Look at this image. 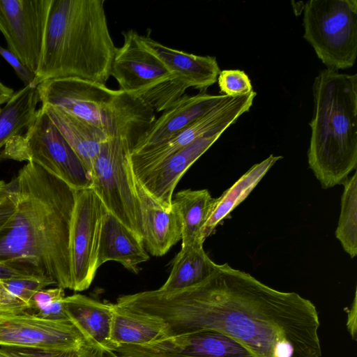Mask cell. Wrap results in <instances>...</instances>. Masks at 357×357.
Listing matches in <instances>:
<instances>
[{
	"mask_svg": "<svg viewBox=\"0 0 357 357\" xmlns=\"http://www.w3.org/2000/svg\"><path fill=\"white\" fill-rule=\"evenodd\" d=\"M203 244L196 243L181 247L160 290L174 291L188 288L203 282L213 273L218 264L205 252Z\"/></svg>",
	"mask_w": 357,
	"mask_h": 357,
	"instance_id": "d4e9b609",
	"label": "cell"
},
{
	"mask_svg": "<svg viewBox=\"0 0 357 357\" xmlns=\"http://www.w3.org/2000/svg\"><path fill=\"white\" fill-rule=\"evenodd\" d=\"M0 281L10 294L23 301L29 307L31 298L37 291L54 284L50 279L37 277L17 278Z\"/></svg>",
	"mask_w": 357,
	"mask_h": 357,
	"instance_id": "f1b7e54d",
	"label": "cell"
},
{
	"mask_svg": "<svg viewBox=\"0 0 357 357\" xmlns=\"http://www.w3.org/2000/svg\"><path fill=\"white\" fill-rule=\"evenodd\" d=\"M39 102L36 87L24 86L14 93L0 111V152L12 139L20 135L33 121Z\"/></svg>",
	"mask_w": 357,
	"mask_h": 357,
	"instance_id": "484cf974",
	"label": "cell"
},
{
	"mask_svg": "<svg viewBox=\"0 0 357 357\" xmlns=\"http://www.w3.org/2000/svg\"><path fill=\"white\" fill-rule=\"evenodd\" d=\"M1 107H0V111H1Z\"/></svg>",
	"mask_w": 357,
	"mask_h": 357,
	"instance_id": "60d3db41",
	"label": "cell"
},
{
	"mask_svg": "<svg viewBox=\"0 0 357 357\" xmlns=\"http://www.w3.org/2000/svg\"><path fill=\"white\" fill-rule=\"evenodd\" d=\"M105 353L89 344L76 349L45 351L0 346V357H104Z\"/></svg>",
	"mask_w": 357,
	"mask_h": 357,
	"instance_id": "83f0119b",
	"label": "cell"
},
{
	"mask_svg": "<svg viewBox=\"0 0 357 357\" xmlns=\"http://www.w3.org/2000/svg\"><path fill=\"white\" fill-rule=\"evenodd\" d=\"M10 183L16 206L0 229V261L72 290L70 236L76 190L32 162Z\"/></svg>",
	"mask_w": 357,
	"mask_h": 357,
	"instance_id": "7a4b0ae2",
	"label": "cell"
},
{
	"mask_svg": "<svg viewBox=\"0 0 357 357\" xmlns=\"http://www.w3.org/2000/svg\"><path fill=\"white\" fill-rule=\"evenodd\" d=\"M25 277L35 276L13 263L0 261V280Z\"/></svg>",
	"mask_w": 357,
	"mask_h": 357,
	"instance_id": "d590c367",
	"label": "cell"
},
{
	"mask_svg": "<svg viewBox=\"0 0 357 357\" xmlns=\"http://www.w3.org/2000/svg\"><path fill=\"white\" fill-rule=\"evenodd\" d=\"M111 76L119 89L142 100L155 113L164 112L188 89L142 42L135 30L123 32Z\"/></svg>",
	"mask_w": 357,
	"mask_h": 357,
	"instance_id": "8992f818",
	"label": "cell"
},
{
	"mask_svg": "<svg viewBox=\"0 0 357 357\" xmlns=\"http://www.w3.org/2000/svg\"><path fill=\"white\" fill-rule=\"evenodd\" d=\"M282 158L270 155L261 162L254 165L219 197L215 198L209 217L203 230L204 241L216 227L252 191L275 163Z\"/></svg>",
	"mask_w": 357,
	"mask_h": 357,
	"instance_id": "603a6c76",
	"label": "cell"
},
{
	"mask_svg": "<svg viewBox=\"0 0 357 357\" xmlns=\"http://www.w3.org/2000/svg\"><path fill=\"white\" fill-rule=\"evenodd\" d=\"M165 337V326L154 319L112 305L111 341L121 346H142Z\"/></svg>",
	"mask_w": 357,
	"mask_h": 357,
	"instance_id": "7402d4cb",
	"label": "cell"
},
{
	"mask_svg": "<svg viewBox=\"0 0 357 357\" xmlns=\"http://www.w3.org/2000/svg\"><path fill=\"white\" fill-rule=\"evenodd\" d=\"M347 326L351 335L355 338L356 333V291L352 304V307L348 313Z\"/></svg>",
	"mask_w": 357,
	"mask_h": 357,
	"instance_id": "8d00e7d4",
	"label": "cell"
},
{
	"mask_svg": "<svg viewBox=\"0 0 357 357\" xmlns=\"http://www.w3.org/2000/svg\"><path fill=\"white\" fill-rule=\"evenodd\" d=\"M0 55L14 69L17 77L23 82L24 86L33 84L36 74L22 64L12 52L0 46Z\"/></svg>",
	"mask_w": 357,
	"mask_h": 357,
	"instance_id": "1f68e13d",
	"label": "cell"
},
{
	"mask_svg": "<svg viewBox=\"0 0 357 357\" xmlns=\"http://www.w3.org/2000/svg\"><path fill=\"white\" fill-rule=\"evenodd\" d=\"M79 158L89 173L102 144L107 139L105 132L64 111L48 105L40 107Z\"/></svg>",
	"mask_w": 357,
	"mask_h": 357,
	"instance_id": "44dd1931",
	"label": "cell"
},
{
	"mask_svg": "<svg viewBox=\"0 0 357 357\" xmlns=\"http://www.w3.org/2000/svg\"><path fill=\"white\" fill-rule=\"evenodd\" d=\"M29 310V305L10 294L0 281V312H18Z\"/></svg>",
	"mask_w": 357,
	"mask_h": 357,
	"instance_id": "d6a6232c",
	"label": "cell"
},
{
	"mask_svg": "<svg viewBox=\"0 0 357 357\" xmlns=\"http://www.w3.org/2000/svg\"><path fill=\"white\" fill-rule=\"evenodd\" d=\"M10 192V183L0 181V202L3 200Z\"/></svg>",
	"mask_w": 357,
	"mask_h": 357,
	"instance_id": "f35d334b",
	"label": "cell"
},
{
	"mask_svg": "<svg viewBox=\"0 0 357 357\" xmlns=\"http://www.w3.org/2000/svg\"><path fill=\"white\" fill-rule=\"evenodd\" d=\"M221 135H208L195 140L137 179L161 205L172 208L174 191L183 174Z\"/></svg>",
	"mask_w": 357,
	"mask_h": 357,
	"instance_id": "2e32d148",
	"label": "cell"
},
{
	"mask_svg": "<svg viewBox=\"0 0 357 357\" xmlns=\"http://www.w3.org/2000/svg\"><path fill=\"white\" fill-rule=\"evenodd\" d=\"M107 211L91 188L76 190L70 236L73 291L88 289L95 278L98 269L97 258L102 225Z\"/></svg>",
	"mask_w": 357,
	"mask_h": 357,
	"instance_id": "30bf717a",
	"label": "cell"
},
{
	"mask_svg": "<svg viewBox=\"0 0 357 357\" xmlns=\"http://www.w3.org/2000/svg\"><path fill=\"white\" fill-rule=\"evenodd\" d=\"M36 89L41 105L59 108L109 137H128L135 144L156 119L155 112L134 96L78 77L47 79Z\"/></svg>",
	"mask_w": 357,
	"mask_h": 357,
	"instance_id": "5b68a950",
	"label": "cell"
},
{
	"mask_svg": "<svg viewBox=\"0 0 357 357\" xmlns=\"http://www.w3.org/2000/svg\"><path fill=\"white\" fill-rule=\"evenodd\" d=\"M14 93L13 89L6 86L0 82V105L7 102Z\"/></svg>",
	"mask_w": 357,
	"mask_h": 357,
	"instance_id": "74e56055",
	"label": "cell"
},
{
	"mask_svg": "<svg viewBox=\"0 0 357 357\" xmlns=\"http://www.w3.org/2000/svg\"><path fill=\"white\" fill-rule=\"evenodd\" d=\"M9 183V194L0 202V229L9 221L15 211V195L10 182Z\"/></svg>",
	"mask_w": 357,
	"mask_h": 357,
	"instance_id": "836d02e7",
	"label": "cell"
},
{
	"mask_svg": "<svg viewBox=\"0 0 357 357\" xmlns=\"http://www.w3.org/2000/svg\"><path fill=\"white\" fill-rule=\"evenodd\" d=\"M34 162L75 190L91 188L90 174L41 107L24 135L12 139L1 159Z\"/></svg>",
	"mask_w": 357,
	"mask_h": 357,
	"instance_id": "9c48e42d",
	"label": "cell"
},
{
	"mask_svg": "<svg viewBox=\"0 0 357 357\" xmlns=\"http://www.w3.org/2000/svg\"><path fill=\"white\" fill-rule=\"evenodd\" d=\"M310 168L323 188L342 184L357 165V75L324 69L312 85Z\"/></svg>",
	"mask_w": 357,
	"mask_h": 357,
	"instance_id": "277c9868",
	"label": "cell"
},
{
	"mask_svg": "<svg viewBox=\"0 0 357 357\" xmlns=\"http://www.w3.org/2000/svg\"><path fill=\"white\" fill-rule=\"evenodd\" d=\"M105 354L107 355V357H126V356H123L119 355L118 354H116L114 351H109V352L106 353Z\"/></svg>",
	"mask_w": 357,
	"mask_h": 357,
	"instance_id": "ab89813d",
	"label": "cell"
},
{
	"mask_svg": "<svg viewBox=\"0 0 357 357\" xmlns=\"http://www.w3.org/2000/svg\"><path fill=\"white\" fill-rule=\"evenodd\" d=\"M149 259L143 240L107 211L98 246V267L114 261L137 274L141 269L139 264Z\"/></svg>",
	"mask_w": 357,
	"mask_h": 357,
	"instance_id": "ffe728a7",
	"label": "cell"
},
{
	"mask_svg": "<svg viewBox=\"0 0 357 357\" xmlns=\"http://www.w3.org/2000/svg\"><path fill=\"white\" fill-rule=\"evenodd\" d=\"M89 344L68 319H44L28 310L0 312V346L61 351Z\"/></svg>",
	"mask_w": 357,
	"mask_h": 357,
	"instance_id": "4fadbf2b",
	"label": "cell"
},
{
	"mask_svg": "<svg viewBox=\"0 0 357 357\" xmlns=\"http://www.w3.org/2000/svg\"><path fill=\"white\" fill-rule=\"evenodd\" d=\"M64 297V289L61 287L43 289L37 291L32 296L29 302V310H33L34 312H36Z\"/></svg>",
	"mask_w": 357,
	"mask_h": 357,
	"instance_id": "4dcf8cb0",
	"label": "cell"
},
{
	"mask_svg": "<svg viewBox=\"0 0 357 357\" xmlns=\"http://www.w3.org/2000/svg\"><path fill=\"white\" fill-rule=\"evenodd\" d=\"M341 209L335 237L351 258L357 255V173L342 183Z\"/></svg>",
	"mask_w": 357,
	"mask_h": 357,
	"instance_id": "4316f807",
	"label": "cell"
},
{
	"mask_svg": "<svg viewBox=\"0 0 357 357\" xmlns=\"http://www.w3.org/2000/svg\"><path fill=\"white\" fill-rule=\"evenodd\" d=\"M141 39L188 88L206 91L217 82L220 69L215 56L195 55L175 50L147 36H141Z\"/></svg>",
	"mask_w": 357,
	"mask_h": 357,
	"instance_id": "d6986e66",
	"label": "cell"
},
{
	"mask_svg": "<svg viewBox=\"0 0 357 357\" xmlns=\"http://www.w3.org/2000/svg\"><path fill=\"white\" fill-rule=\"evenodd\" d=\"M303 11V37L326 68L353 67L357 57V1L310 0Z\"/></svg>",
	"mask_w": 357,
	"mask_h": 357,
	"instance_id": "ba28073f",
	"label": "cell"
},
{
	"mask_svg": "<svg viewBox=\"0 0 357 357\" xmlns=\"http://www.w3.org/2000/svg\"><path fill=\"white\" fill-rule=\"evenodd\" d=\"M217 82L220 92L229 97L242 96L253 91L249 77L241 70H220Z\"/></svg>",
	"mask_w": 357,
	"mask_h": 357,
	"instance_id": "f546056e",
	"label": "cell"
},
{
	"mask_svg": "<svg viewBox=\"0 0 357 357\" xmlns=\"http://www.w3.org/2000/svg\"><path fill=\"white\" fill-rule=\"evenodd\" d=\"M105 0H52L33 86L78 77L106 85L116 51Z\"/></svg>",
	"mask_w": 357,
	"mask_h": 357,
	"instance_id": "3957f363",
	"label": "cell"
},
{
	"mask_svg": "<svg viewBox=\"0 0 357 357\" xmlns=\"http://www.w3.org/2000/svg\"><path fill=\"white\" fill-rule=\"evenodd\" d=\"M63 298L58 300L47 307L33 313L39 317L47 319L57 320L68 319L64 310Z\"/></svg>",
	"mask_w": 357,
	"mask_h": 357,
	"instance_id": "e575fe53",
	"label": "cell"
},
{
	"mask_svg": "<svg viewBox=\"0 0 357 357\" xmlns=\"http://www.w3.org/2000/svg\"><path fill=\"white\" fill-rule=\"evenodd\" d=\"M140 201L143 241L149 253L165 255L182 238V224L176 208H165L137 179Z\"/></svg>",
	"mask_w": 357,
	"mask_h": 357,
	"instance_id": "e0dca14e",
	"label": "cell"
},
{
	"mask_svg": "<svg viewBox=\"0 0 357 357\" xmlns=\"http://www.w3.org/2000/svg\"><path fill=\"white\" fill-rule=\"evenodd\" d=\"M135 144L122 136L108 137L92 163L91 188L107 211L143 240L141 204L130 159Z\"/></svg>",
	"mask_w": 357,
	"mask_h": 357,
	"instance_id": "52a82bcc",
	"label": "cell"
},
{
	"mask_svg": "<svg viewBox=\"0 0 357 357\" xmlns=\"http://www.w3.org/2000/svg\"><path fill=\"white\" fill-rule=\"evenodd\" d=\"M112 305L79 294L63 298L68 319L89 343L105 354L115 350L111 341Z\"/></svg>",
	"mask_w": 357,
	"mask_h": 357,
	"instance_id": "ac0fdd59",
	"label": "cell"
},
{
	"mask_svg": "<svg viewBox=\"0 0 357 357\" xmlns=\"http://www.w3.org/2000/svg\"><path fill=\"white\" fill-rule=\"evenodd\" d=\"M225 96L223 94H211L206 91H201L192 96L183 95L155 119L134 145L130 153H138L165 142L208 112Z\"/></svg>",
	"mask_w": 357,
	"mask_h": 357,
	"instance_id": "9a60e30c",
	"label": "cell"
},
{
	"mask_svg": "<svg viewBox=\"0 0 357 357\" xmlns=\"http://www.w3.org/2000/svg\"><path fill=\"white\" fill-rule=\"evenodd\" d=\"M257 93L237 97L225 96L220 102L173 137L158 146L131 154L133 172L139 178L174 153L195 140L215 133H223L252 105Z\"/></svg>",
	"mask_w": 357,
	"mask_h": 357,
	"instance_id": "8fae6325",
	"label": "cell"
},
{
	"mask_svg": "<svg viewBox=\"0 0 357 357\" xmlns=\"http://www.w3.org/2000/svg\"><path fill=\"white\" fill-rule=\"evenodd\" d=\"M215 198L206 189H185L172 197L182 224L181 247L203 243V230L209 217Z\"/></svg>",
	"mask_w": 357,
	"mask_h": 357,
	"instance_id": "cb8c5ba5",
	"label": "cell"
},
{
	"mask_svg": "<svg viewBox=\"0 0 357 357\" xmlns=\"http://www.w3.org/2000/svg\"><path fill=\"white\" fill-rule=\"evenodd\" d=\"M52 0H0V31L8 50L36 73Z\"/></svg>",
	"mask_w": 357,
	"mask_h": 357,
	"instance_id": "7c38bea8",
	"label": "cell"
},
{
	"mask_svg": "<svg viewBox=\"0 0 357 357\" xmlns=\"http://www.w3.org/2000/svg\"><path fill=\"white\" fill-rule=\"evenodd\" d=\"M114 351L126 357H259L234 338L215 331L165 337L142 346H121Z\"/></svg>",
	"mask_w": 357,
	"mask_h": 357,
	"instance_id": "5bb4252c",
	"label": "cell"
},
{
	"mask_svg": "<svg viewBox=\"0 0 357 357\" xmlns=\"http://www.w3.org/2000/svg\"><path fill=\"white\" fill-rule=\"evenodd\" d=\"M119 305L161 322L165 337L202 331L227 335L259 357H321L314 303L281 291L227 264L181 290L122 295Z\"/></svg>",
	"mask_w": 357,
	"mask_h": 357,
	"instance_id": "6da1fadb",
	"label": "cell"
}]
</instances>
